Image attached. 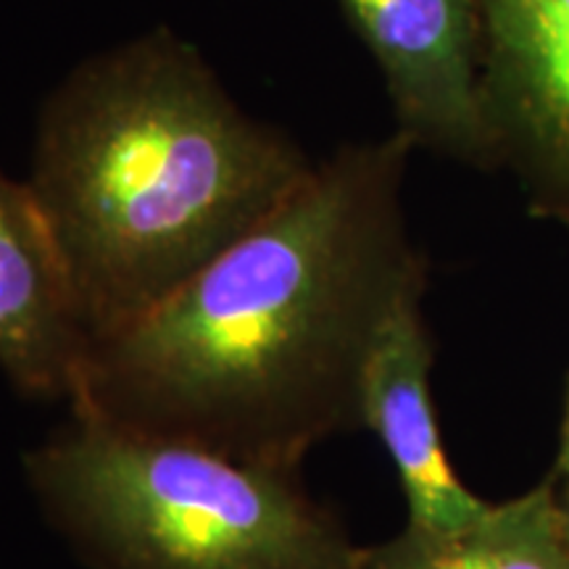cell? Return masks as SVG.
Wrapping results in <instances>:
<instances>
[{
	"instance_id": "6da1fadb",
	"label": "cell",
	"mask_w": 569,
	"mask_h": 569,
	"mask_svg": "<svg viewBox=\"0 0 569 569\" xmlns=\"http://www.w3.org/2000/svg\"><path fill=\"white\" fill-rule=\"evenodd\" d=\"M398 148L315 163L259 224L88 346L69 409L298 472L359 425L361 369L422 267L390 211Z\"/></svg>"
},
{
	"instance_id": "7a4b0ae2",
	"label": "cell",
	"mask_w": 569,
	"mask_h": 569,
	"mask_svg": "<svg viewBox=\"0 0 569 569\" xmlns=\"http://www.w3.org/2000/svg\"><path fill=\"white\" fill-rule=\"evenodd\" d=\"M315 169L193 42L153 27L77 63L38 113L27 188L88 346L163 301Z\"/></svg>"
},
{
	"instance_id": "3957f363",
	"label": "cell",
	"mask_w": 569,
	"mask_h": 569,
	"mask_svg": "<svg viewBox=\"0 0 569 569\" xmlns=\"http://www.w3.org/2000/svg\"><path fill=\"white\" fill-rule=\"evenodd\" d=\"M90 569H353L359 546L290 469L74 415L24 459Z\"/></svg>"
},
{
	"instance_id": "277c9868",
	"label": "cell",
	"mask_w": 569,
	"mask_h": 569,
	"mask_svg": "<svg viewBox=\"0 0 569 569\" xmlns=\"http://www.w3.org/2000/svg\"><path fill=\"white\" fill-rule=\"evenodd\" d=\"M422 267L398 284L369 343L359 386V425L372 430L393 461L407 528L451 532L467 528L482 501L457 478L448 461L432 401V338L422 315Z\"/></svg>"
},
{
	"instance_id": "5b68a950",
	"label": "cell",
	"mask_w": 569,
	"mask_h": 569,
	"mask_svg": "<svg viewBox=\"0 0 569 569\" xmlns=\"http://www.w3.org/2000/svg\"><path fill=\"white\" fill-rule=\"evenodd\" d=\"M380 63L407 140L478 153L490 106L478 74V0H340Z\"/></svg>"
},
{
	"instance_id": "8992f818",
	"label": "cell",
	"mask_w": 569,
	"mask_h": 569,
	"mask_svg": "<svg viewBox=\"0 0 569 569\" xmlns=\"http://www.w3.org/2000/svg\"><path fill=\"white\" fill-rule=\"evenodd\" d=\"M88 336L27 182L0 169V372L21 396L67 401Z\"/></svg>"
},
{
	"instance_id": "52a82bcc",
	"label": "cell",
	"mask_w": 569,
	"mask_h": 569,
	"mask_svg": "<svg viewBox=\"0 0 569 569\" xmlns=\"http://www.w3.org/2000/svg\"><path fill=\"white\" fill-rule=\"evenodd\" d=\"M353 569H569L559 486L546 480L488 509L467 528L398 536L359 549Z\"/></svg>"
},
{
	"instance_id": "ba28073f",
	"label": "cell",
	"mask_w": 569,
	"mask_h": 569,
	"mask_svg": "<svg viewBox=\"0 0 569 569\" xmlns=\"http://www.w3.org/2000/svg\"><path fill=\"white\" fill-rule=\"evenodd\" d=\"M496 88L569 161V0H478Z\"/></svg>"
},
{
	"instance_id": "9c48e42d",
	"label": "cell",
	"mask_w": 569,
	"mask_h": 569,
	"mask_svg": "<svg viewBox=\"0 0 569 569\" xmlns=\"http://www.w3.org/2000/svg\"><path fill=\"white\" fill-rule=\"evenodd\" d=\"M553 478L559 482H569V382L565 398V419H561V438L557 451V467H553Z\"/></svg>"
},
{
	"instance_id": "30bf717a",
	"label": "cell",
	"mask_w": 569,
	"mask_h": 569,
	"mask_svg": "<svg viewBox=\"0 0 569 569\" xmlns=\"http://www.w3.org/2000/svg\"><path fill=\"white\" fill-rule=\"evenodd\" d=\"M559 503H561V517H565V528L569 536V482H561L559 486Z\"/></svg>"
}]
</instances>
